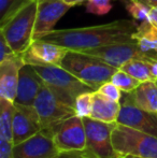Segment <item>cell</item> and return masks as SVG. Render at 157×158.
<instances>
[{"label": "cell", "mask_w": 157, "mask_h": 158, "mask_svg": "<svg viewBox=\"0 0 157 158\" xmlns=\"http://www.w3.org/2000/svg\"><path fill=\"white\" fill-rule=\"evenodd\" d=\"M137 23L131 19H118L89 27L54 29L40 39L65 46L69 51H85L119 42H132Z\"/></svg>", "instance_id": "1"}, {"label": "cell", "mask_w": 157, "mask_h": 158, "mask_svg": "<svg viewBox=\"0 0 157 158\" xmlns=\"http://www.w3.org/2000/svg\"><path fill=\"white\" fill-rule=\"evenodd\" d=\"M38 0H30L12 15L0 22V33L14 53L23 54L34 41Z\"/></svg>", "instance_id": "2"}, {"label": "cell", "mask_w": 157, "mask_h": 158, "mask_svg": "<svg viewBox=\"0 0 157 158\" xmlns=\"http://www.w3.org/2000/svg\"><path fill=\"white\" fill-rule=\"evenodd\" d=\"M60 66L94 90L111 81L112 75L118 71V68L97 57L76 51H69Z\"/></svg>", "instance_id": "3"}, {"label": "cell", "mask_w": 157, "mask_h": 158, "mask_svg": "<svg viewBox=\"0 0 157 158\" xmlns=\"http://www.w3.org/2000/svg\"><path fill=\"white\" fill-rule=\"evenodd\" d=\"M112 144L121 156L157 158V137L116 123Z\"/></svg>", "instance_id": "4"}, {"label": "cell", "mask_w": 157, "mask_h": 158, "mask_svg": "<svg viewBox=\"0 0 157 158\" xmlns=\"http://www.w3.org/2000/svg\"><path fill=\"white\" fill-rule=\"evenodd\" d=\"M34 68L55 96L69 106H74V101L79 95L94 92L93 88L80 81L61 66H34Z\"/></svg>", "instance_id": "5"}, {"label": "cell", "mask_w": 157, "mask_h": 158, "mask_svg": "<svg viewBox=\"0 0 157 158\" xmlns=\"http://www.w3.org/2000/svg\"><path fill=\"white\" fill-rule=\"evenodd\" d=\"M34 106L43 129H51L76 115L73 106L57 98L45 84L37 96Z\"/></svg>", "instance_id": "6"}, {"label": "cell", "mask_w": 157, "mask_h": 158, "mask_svg": "<svg viewBox=\"0 0 157 158\" xmlns=\"http://www.w3.org/2000/svg\"><path fill=\"white\" fill-rule=\"evenodd\" d=\"M86 131V150L96 158H119L112 144V131L116 123H105L90 117L83 118Z\"/></svg>", "instance_id": "7"}, {"label": "cell", "mask_w": 157, "mask_h": 158, "mask_svg": "<svg viewBox=\"0 0 157 158\" xmlns=\"http://www.w3.org/2000/svg\"><path fill=\"white\" fill-rule=\"evenodd\" d=\"M54 142L60 153L86 148V131L82 117L78 115L61 122L51 129Z\"/></svg>", "instance_id": "8"}, {"label": "cell", "mask_w": 157, "mask_h": 158, "mask_svg": "<svg viewBox=\"0 0 157 158\" xmlns=\"http://www.w3.org/2000/svg\"><path fill=\"white\" fill-rule=\"evenodd\" d=\"M80 52L97 57L105 63L109 64L110 66H113L118 69H121L123 64L134 58L145 57V54L140 50L136 41L112 43L108 44V45L99 46V48L80 51Z\"/></svg>", "instance_id": "9"}, {"label": "cell", "mask_w": 157, "mask_h": 158, "mask_svg": "<svg viewBox=\"0 0 157 158\" xmlns=\"http://www.w3.org/2000/svg\"><path fill=\"white\" fill-rule=\"evenodd\" d=\"M59 153L48 129H42L29 139L13 145V158H56Z\"/></svg>", "instance_id": "10"}, {"label": "cell", "mask_w": 157, "mask_h": 158, "mask_svg": "<svg viewBox=\"0 0 157 158\" xmlns=\"http://www.w3.org/2000/svg\"><path fill=\"white\" fill-rule=\"evenodd\" d=\"M69 52L67 48L42 39H35L22 54L25 64L32 66H60Z\"/></svg>", "instance_id": "11"}, {"label": "cell", "mask_w": 157, "mask_h": 158, "mask_svg": "<svg viewBox=\"0 0 157 158\" xmlns=\"http://www.w3.org/2000/svg\"><path fill=\"white\" fill-rule=\"evenodd\" d=\"M116 123L157 137V113L144 111L123 96Z\"/></svg>", "instance_id": "12"}, {"label": "cell", "mask_w": 157, "mask_h": 158, "mask_svg": "<svg viewBox=\"0 0 157 158\" xmlns=\"http://www.w3.org/2000/svg\"><path fill=\"white\" fill-rule=\"evenodd\" d=\"M65 0H38L34 40L54 30L57 22L71 9Z\"/></svg>", "instance_id": "13"}, {"label": "cell", "mask_w": 157, "mask_h": 158, "mask_svg": "<svg viewBox=\"0 0 157 158\" xmlns=\"http://www.w3.org/2000/svg\"><path fill=\"white\" fill-rule=\"evenodd\" d=\"M13 116V145L31 138L42 130L36 109L34 106H23L14 103Z\"/></svg>", "instance_id": "14"}, {"label": "cell", "mask_w": 157, "mask_h": 158, "mask_svg": "<svg viewBox=\"0 0 157 158\" xmlns=\"http://www.w3.org/2000/svg\"><path fill=\"white\" fill-rule=\"evenodd\" d=\"M25 64L21 54H14L0 61V97L15 102L19 80V71Z\"/></svg>", "instance_id": "15"}, {"label": "cell", "mask_w": 157, "mask_h": 158, "mask_svg": "<svg viewBox=\"0 0 157 158\" xmlns=\"http://www.w3.org/2000/svg\"><path fill=\"white\" fill-rule=\"evenodd\" d=\"M43 85V80L35 70L34 66L25 64L19 71V87L14 103L34 106L35 100Z\"/></svg>", "instance_id": "16"}, {"label": "cell", "mask_w": 157, "mask_h": 158, "mask_svg": "<svg viewBox=\"0 0 157 158\" xmlns=\"http://www.w3.org/2000/svg\"><path fill=\"white\" fill-rule=\"evenodd\" d=\"M123 96L138 108L147 112L157 113V83L156 81H147L141 83L134 92Z\"/></svg>", "instance_id": "17"}, {"label": "cell", "mask_w": 157, "mask_h": 158, "mask_svg": "<svg viewBox=\"0 0 157 158\" xmlns=\"http://www.w3.org/2000/svg\"><path fill=\"white\" fill-rule=\"evenodd\" d=\"M121 102L114 101L95 90L93 93V110L90 118L105 123H116Z\"/></svg>", "instance_id": "18"}, {"label": "cell", "mask_w": 157, "mask_h": 158, "mask_svg": "<svg viewBox=\"0 0 157 158\" xmlns=\"http://www.w3.org/2000/svg\"><path fill=\"white\" fill-rule=\"evenodd\" d=\"M132 38L145 55L157 52V29L150 21L141 22Z\"/></svg>", "instance_id": "19"}, {"label": "cell", "mask_w": 157, "mask_h": 158, "mask_svg": "<svg viewBox=\"0 0 157 158\" xmlns=\"http://www.w3.org/2000/svg\"><path fill=\"white\" fill-rule=\"evenodd\" d=\"M15 106L4 98L0 97V137L6 138L13 143V116Z\"/></svg>", "instance_id": "20"}, {"label": "cell", "mask_w": 157, "mask_h": 158, "mask_svg": "<svg viewBox=\"0 0 157 158\" xmlns=\"http://www.w3.org/2000/svg\"><path fill=\"white\" fill-rule=\"evenodd\" d=\"M122 70L129 73L131 77L140 81L141 83L147 81H154L151 72V66L147 60V56L143 58H134L122 66Z\"/></svg>", "instance_id": "21"}, {"label": "cell", "mask_w": 157, "mask_h": 158, "mask_svg": "<svg viewBox=\"0 0 157 158\" xmlns=\"http://www.w3.org/2000/svg\"><path fill=\"white\" fill-rule=\"evenodd\" d=\"M111 81L118 86L122 92L125 93V94L134 92V90L141 84L140 81L134 79L129 73L122 70V69H118V71L112 75Z\"/></svg>", "instance_id": "22"}, {"label": "cell", "mask_w": 157, "mask_h": 158, "mask_svg": "<svg viewBox=\"0 0 157 158\" xmlns=\"http://www.w3.org/2000/svg\"><path fill=\"white\" fill-rule=\"evenodd\" d=\"M94 92L83 93L76 97L73 108L76 111V115H78L79 117L82 118L90 117L93 110V93Z\"/></svg>", "instance_id": "23"}, {"label": "cell", "mask_w": 157, "mask_h": 158, "mask_svg": "<svg viewBox=\"0 0 157 158\" xmlns=\"http://www.w3.org/2000/svg\"><path fill=\"white\" fill-rule=\"evenodd\" d=\"M125 6L127 12L134 19V21H138L139 23L144 21H149L151 6L140 1H131L128 0L125 2Z\"/></svg>", "instance_id": "24"}, {"label": "cell", "mask_w": 157, "mask_h": 158, "mask_svg": "<svg viewBox=\"0 0 157 158\" xmlns=\"http://www.w3.org/2000/svg\"><path fill=\"white\" fill-rule=\"evenodd\" d=\"M30 0H0V22L8 19Z\"/></svg>", "instance_id": "25"}, {"label": "cell", "mask_w": 157, "mask_h": 158, "mask_svg": "<svg viewBox=\"0 0 157 158\" xmlns=\"http://www.w3.org/2000/svg\"><path fill=\"white\" fill-rule=\"evenodd\" d=\"M112 10L111 0H87L86 12L96 15H105Z\"/></svg>", "instance_id": "26"}, {"label": "cell", "mask_w": 157, "mask_h": 158, "mask_svg": "<svg viewBox=\"0 0 157 158\" xmlns=\"http://www.w3.org/2000/svg\"><path fill=\"white\" fill-rule=\"evenodd\" d=\"M97 92H99L100 94L108 97L109 99L114 100V101L121 102L122 98H123V92L112 81H108L105 83H103L97 89Z\"/></svg>", "instance_id": "27"}, {"label": "cell", "mask_w": 157, "mask_h": 158, "mask_svg": "<svg viewBox=\"0 0 157 158\" xmlns=\"http://www.w3.org/2000/svg\"><path fill=\"white\" fill-rule=\"evenodd\" d=\"M0 158H13V143L0 137Z\"/></svg>", "instance_id": "28"}, {"label": "cell", "mask_w": 157, "mask_h": 158, "mask_svg": "<svg viewBox=\"0 0 157 158\" xmlns=\"http://www.w3.org/2000/svg\"><path fill=\"white\" fill-rule=\"evenodd\" d=\"M56 158H96V157L90 154L85 148V150H81V151H70V152L59 153V155Z\"/></svg>", "instance_id": "29"}, {"label": "cell", "mask_w": 157, "mask_h": 158, "mask_svg": "<svg viewBox=\"0 0 157 158\" xmlns=\"http://www.w3.org/2000/svg\"><path fill=\"white\" fill-rule=\"evenodd\" d=\"M14 54L16 53H14V51L11 48V46L6 42V38L0 33V61H3L4 59L9 58Z\"/></svg>", "instance_id": "30"}, {"label": "cell", "mask_w": 157, "mask_h": 158, "mask_svg": "<svg viewBox=\"0 0 157 158\" xmlns=\"http://www.w3.org/2000/svg\"><path fill=\"white\" fill-rule=\"evenodd\" d=\"M147 60H149L150 66H151V72L154 81H157V59L147 56Z\"/></svg>", "instance_id": "31"}, {"label": "cell", "mask_w": 157, "mask_h": 158, "mask_svg": "<svg viewBox=\"0 0 157 158\" xmlns=\"http://www.w3.org/2000/svg\"><path fill=\"white\" fill-rule=\"evenodd\" d=\"M149 21L153 24V26L157 29V6H153V8L151 9Z\"/></svg>", "instance_id": "32"}, {"label": "cell", "mask_w": 157, "mask_h": 158, "mask_svg": "<svg viewBox=\"0 0 157 158\" xmlns=\"http://www.w3.org/2000/svg\"><path fill=\"white\" fill-rule=\"evenodd\" d=\"M84 1H87V0H65L66 3L70 4L71 6H78V4H82Z\"/></svg>", "instance_id": "33"}, {"label": "cell", "mask_w": 157, "mask_h": 158, "mask_svg": "<svg viewBox=\"0 0 157 158\" xmlns=\"http://www.w3.org/2000/svg\"><path fill=\"white\" fill-rule=\"evenodd\" d=\"M140 2H143V3L147 4L151 8L153 6H157V0H140Z\"/></svg>", "instance_id": "34"}, {"label": "cell", "mask_w": 157, "mask_h": 158, "mask_svg": "<svg viewBox=\"0 0 157 158\" xmlns=\"http://www.w3.org/2000/svg\"><path fill=\"white\" fill-rule=\"evenodd\" d=\"M147 56H149V57H152V58H155V59H157V52H155V53H153V54H150V55H147Z\"/></svg>", "instance_id": "35"}, {"label": "cell", "mask_w": 157, "mask_h": 158, "mask_svg": "<svg viewBox=\"0 0 157 158\" xmlns=\"http://www.w3.org/2000/svg\"><path fill=\"white\" fill-rule=\"evenodd\" d=\"M119 158H134L131 156H119Z\"/></svg>", "instance_id": "36"}, {"label": "cell", "mask_w": 157, "mask_h": 158, "mask_svg": "<svg viewBox=\"0 0 157 158\" xmlns=\"http://www.w3.org/2000/svg\"><path fill=\"white\" fill-rule=\"evenodd\" d=\"M131 1H140V0H131Z\"/></svg>", "instance_id": "37"}, {"label": "cell", "mask_w": 157, "mask_h": 158, "mask_svg": "<svg viewBox=\"0 0 157 158\" xmlns=\"http://www.w3.org/2000/svg\"><path fill=\"white\" fill-rule=\"evenodd\" d=\"M134 158H137V157H134Z\"/></svg>", "instance_id": "38"}, {"label": "cell", "mask_w": 157, "mask_h": 158, "mask_svg": "<svg viewBox=\"0 0 157 158\" xmlns=\"http://www.w3.org/2000/svg\"><path fill=\"white\" fill-rule=\"evenodd\" d=\"M156 83H157V81H156Z\"/></svg>", "instance_id": "39"}]
</instances>
